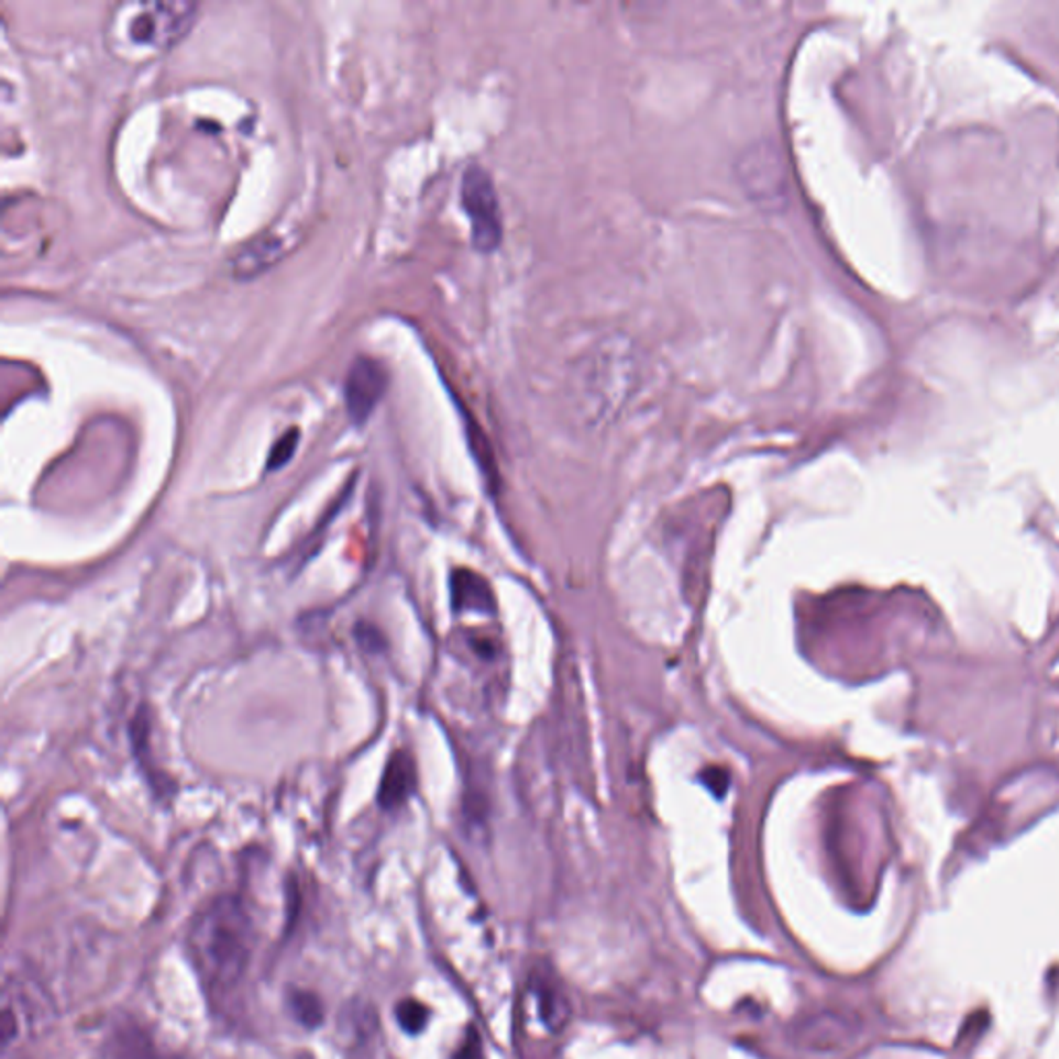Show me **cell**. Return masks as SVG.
<instances>
[{"label":"cell","instance_id":"obj_1","mask_svg":"<svg viewBox=\"0 0 1059 1059\" xmlns=\"http://www.w3.org/2000/svg\"><path fill=\"white\" fill-rule=\"evenodd\" d=\"M197 13L199 4L189 0H124L106 18V48L129 65L152 63L183 42Z\"/></svg>","mask_w":1059,"mask_h":1059},{"label":"cell","instance_id":"obj_2","mask_svg":"<svg viewBox=\"0 0 1059 1059\" xmlns=\"http://www.w3.org/2000/svg\"><path fill=\"white\" fill-rule=\"evenodd\" d=\"M192 960L211 988L228 990L241 981L253 952V923L243 903L222 896L192 923Z\"/></svg>","mask_w":1059,"mask_h":1059},{"label":"cell","instance_id":"obj_3","mask_svg":"<svg viewBox=\"0 0 1059 1059\" xmlns=\"http://www.w3.org/2000/svg\"><path fill=\"white\" fill-rule=\"evenodd\" d=\"M460 192L472 228V244L481 253H493L504 241V216L490 174L472 164L462 176Z\"/></svg>","mask_w":1059,"mask_h":1059},{"label":"cell","instance_id":"obj_4","mask_svg":"<svg viewBox=\"0 0 1059 1059\" xmlns=\"http://www.w3.org/2000/svg\"><path fill=\"white\" fill-rule=\"evenodd\" d=\"M739 176L749 197L772 208L786 197V174L781 154L772 145H755L747 150L739 162Z\"/></svg>","mask_w":1059,"mask_h":1059},{"label":"cell","instance_id":"obj_5","mask_svg":"<svg viewBox=\"0 0 1059 1059\" xmlns=\"http://www.w3.org/2000/svg\"><path fill=\"white\" fill-rule=\"evenodd\" d=\"M387 385H389V377L382 363L368 356H361L352 363L346 375L344 396H346L348 417L354 424H365L385 396Z\"/></svg>","mask_w":1059,"mask_h":1059},{"label":"cell","instance_id":"obj_6","mask_svg":"<svg viewBox=\"0 0 1059 1059\" xmlns=\"http://www.w3.org/2000/svg\"><path fill=\"white\" fill-rule=\"evenodd\" d=\"M415 791H417L415 758L406 749H398L391 753V758L387 760L383 770L379 793H377L379 807L385 812H396L415 795Z\"/></svg>","mask_w":1059,"mask_h":1059},{"label":"cell","instance_id":"obj_7","mask_svg":"<svg viewBox=\"0 0 1059 1059\" xmlns=\"http://www.w3.org/2000/svg\"><path fill=\"white\" fill-rule=\"evenodd\" d=\"M284 257V241L272 234L263 232L255 236L251 243L241 246V251L230 261L232 274L236 279H253L274 267Z\"/></svg>","mask_w":1059,"mask_h":1059},{"label":"cell","instance_id":"obj_8","mask_svg":"<svg viewBox=\"0 0 1059 1059\" xmlns=\"http://www.w3.org/2000/svg\"><path fill=\"white\" fill-rule=\"evenodd\" d=\"M845 1026L847 1025L834 1014H816L791 1026L788 1035L797 1047L812 1051H828L840 1041V1033H845Z\"/></svg>","mask_w":1059,"mask_h":1059},{"label":"cell","instance_id":"obj_9","mask_svg":"<svg viewBox=\"0 0 1059 1059\" xmlns=\"http://www.w3.org/2000/svg\"><path fill=\"white\" fill-rule=\"evenodd\" d=\"M102 1059H159L150 1037L137 1026H121L106 1041Z\"/></svg>","mask_w":1059,"mask_h":1059},{"label":"cell","instance_id":"obj_10","mask_svg":"<svg viewBox=\"0 0 1059 1059\" xmlns=\"http://www.w3.org/2000/svg\"><path fill=\"white\" fill-rule=\"evenodd\" d=\"M452 600L453 608L457 610H488L493 605L487 582L468 570L453 573Z\"/></svg>","mask_w":1059,"mask_h":1059},{"label":"cell","instance_id":"obj_11","mask_svg":"<svg viewBox=\"0 0 1059 1059\" xmlns=\"http://www.w3.org/2000/svg\"><path fill=\"white\" fill-rule=\"evenodd\" d=\"M537 997H539L540 1014L542 1021L551 1030H561L565 1023L570 1021V1002L565 997L563 990L559 988L555 979L551 977H537Z\"/></svg>","mask_w":1059,"mask_h":1059},{"label":"cell","instance_id":"obj_12","mask_svg":"<svg viewBox=\"0 0 1059 1059\" xmlns=\"http://www.w3.org/2000/svg\"><path fill=\"white\" fill-rule=\"evenodd\" d=\"M340 1030H342L344 1041L350 1047L368 1045L373 1041V1035L377 1033V1016H375L373 1007L366 1006V1004H356V1006L352 1004V1006L344 1007L342 1021H340Z\"/></svg>","mask_w":1059,"mask_h":1059},{"label":"cell","instance_id":"obj_13","mask_svg":"<svg viewBox=\"0 0 1059 1059\" xmlns=\"http://www.w3.org/2000/svg\"><path fill=\"white\" fill-rule=\"evenodd\" d=\"M290 1010L296 1021L307 1028H317L323 1023V1004L311 991L296 990L290 993Z\"/></svg>","mask_w":1059,"mask_h":1059},{"label":"cell","instance_id":"obj_14","mask_svg":"<svg viewBox=\"0 0 1059 1059\" xmlns=\"http://www.w3.org/2000/svg\"><path fill=\"white\" fill-rule=\"evenodd\" d=\"M396 1016H398V1023H400L401 1028L410 1035H417L420 1033L427 1023H429V1010L418 1004L415 1000H406L401 1002L398 1010H396Z\"/></svg>","mask_w":1059,"mask_h":1059},{"label":"cell","instance_id":"obj_15","mask_svg":"<svg viewBox=\"0 0 1059 1059\" xmlns=\"http://www.w3.org/2000/svg\"><path fill=\"white\" fill-rule=\"evenodd\" d=\"M298 441H300V433L296 429H290L288 433L284 434L282 439L276 441V445L272 448V453H269V460H267V470L274 472V470L282 468L286 466L293 455H295L296 448H298Z\"/></svg>","mask_w":1059,"mask_h":1059},{"label":"cell","instance_id":"obj_16","mask_svg":"<svg viewBox=\"0 0 1059 1059\" xmlns=\"http://www.w3.org/2000/svg\"><path fill=\"white\" fill-rule=\"evenodd\" d=\"M455 1059H485L483 1058V1047H481V1039H478L476 1030L470 1028L468 1039L460 1047Z\"/></svg>","mask_w":1059,"mask_h":1059}]
</instances>
